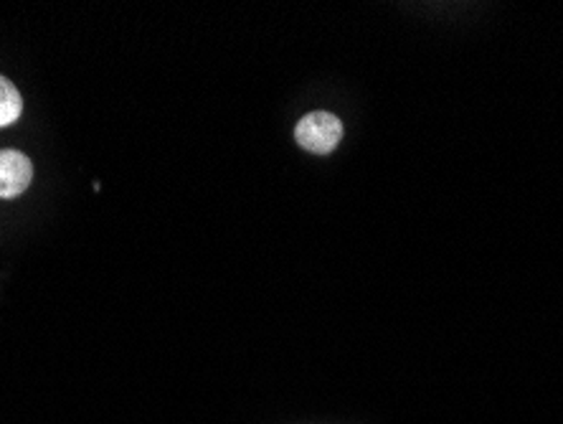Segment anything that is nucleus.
<instances>
[{
    "label": "nucleus",
    "instance_id": "nucleus-1",
    "mask_svg": "<svg viewBox=\"0 0 563 424\" xmlns=\"http://www.w3.org/2000/svg\"><path fill=\"white\" fill-rule=\"evenodd\" d=\"M295 138L305 151L314 155L333 153L343 138V122L330 112H310L297 122Z\"/></svg>",
    "mask_w": 563,
    "mask_h": 424
},
{
    "label": "nucleus",
    "instance_id": "nucleus-3",
    "mask_svg": "<svg viewBox=\"0 0 563 424\" xmlns=\"http://www.w3.org/2000/svg\"><path fill=\"white\" fill-rule=\"evenodd\" d=\"M21 112H23V99L19 95V89L13 87V81L0 77V128L13 124L21 118Z\"/></svg>",
    "mask_w": 563,
    "mask_h": 424
},
{
    "label": "nucleus",
    "instance_id": "nucleus-2",
    "mask_svg": "<svg viewBox=\"0 0 563 424\" xmlns=\"http://www.w3.org/2000/svg\"><path fill=\"white\" fill-rule=\"evenodd\" d=\"M33 165L19 151H0V198H15L31 186Z\"/></svg>",
    "mask_w": 563,
    "mask_h": 424
}]
</instances>
